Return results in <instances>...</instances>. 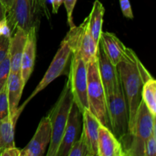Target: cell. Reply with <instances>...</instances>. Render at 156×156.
I'll use <instances>...</instances> for the list:
<instances>
[{"mask_svg": "<svg viewBox=\"0 0 156 156\" xmlns=\"http://www.w3.org/2000/svg\"><path fill=\"white\" fill-rule=\"evenodd\" d=\"M67 82L73 94V101L82 114L85 110L89 109L87 95V63L82 59L77 50H72Z\"/></svg>", "mask_w": 156, "mask_h": 156, "instance_id": "5", "label": "cell"}, {"mask_svg": "<svg viewBox=\"0 0 156 156\" xmlns=\"http://www.w3.org/2000/svg\"><path fill=\"white\" fill-rule=\"evenodd\" d=\"M81 114L77 105L73 101L56 156H67L71 146L79 138L81 130Z\"/></svg>", "mask_w": 156, "mask_h": 156, "instance_id": "13", "label": "cell"}, {"mask_svg": "<svg viewBox=\"0 0 156 156\" xmlns=\"http://www.w3.org/2000/svg\"><path fill=\"white\" fill-rule=\"evenodd\" d=\"M34 16L30 0H14L6 14V21L12 34L17 27L27 33L32 27L36 26Z\"/></svg>", "mask_w": 156, "mask_h": 156, "instance_id": "9", "label": "cell"}, {"mask_svg": "<svg viewBox=\"0 0 156 156\" xmlns=\"http://www.w3.org/2000/svg\"><path fill=\"white\" fill-rule=\"evenodd\" d=\"M30 2L34 15L44 14L46 17L50 18V13L46 5V0H30Z\"/></svg>", "mask_w": 156, "mask_h": 156, "instance_id": "25", "label": "cell"}, {"mask_svg": "<svg viewBox=\"0 0 156 156\" xmlns=\"http://www.w3.org/2000/svg\"><path fill=\"white\" fill-rule=\"evenodd\" d=\"M77 0H62V4L64 5L66 10L67 14V22L70 28L75 27V24L73 22V10L76 6Z\"/></svg>", "mask_w": 156, "mask_h": 156, "instance_id": "27", "label": "cell"}, {"mask_svg": "<svg viewBox=\"0 0 156 156\" xmlns=\"http://www.w3.org/2000/svg\"><path fill=\"white\" fill-rule=\"evenodd\" d=\"M99 43L111 62L115 66L123 61L132 59L134 53L133 50L126 47L114 34L102 31Z\"/></svg>", "mask_w": 156, "mask_h": 156, "instance_id": "12", "label": "cell"}, {"mask_svg": "<svg viewBox=\"0 0 156 156\" xmlns=\"http://www.w3.org/2000/svg\"><path fill=\"white\" fill-rule=\"evenodd\" d=\"M64 39L72 50L79 52L85 63L88 64L98 59L99 44H96L91 33L88 17L79 26L70 28Z\"/></svg>", "mask_w": 156, "mask_h": 156, "instance_id": "7", "label": "cell"}, {"mask_svg": "<svg viewBox=\"0 0 156 156\" xmlns=\"http://www.w3.org/2000/svg\"><path fill=\"white\" fill-rule=\"evenodd\" d=\"M72 56V49L69 46L68 43L66 41L65 39L62 40L59 46V50L56 52L53 61L50 63L48 69L47 70L46 73L44 74V77L41 79V82L35 88L33 92L31 93L28 98L24 101V103L21 105L18 109V115L20 116L21 111L24 110L26 105L28 102L34 98L37 94L41 91L44 89L47 86H48L53 81H54L56 78L59 77L60 76L66 75V67L69 62H70Z\"/></svg>", "mask_w": 156, "mask_h": 156, "instance_id": "8", "label": "cell"}, {"mask_svg": "<svg viewBox=\"0 0 156 156\" xmlns=\"http://www.w3.org/2000/svg\"><path fill=\"white\" fill-rule=\"evenodd\" d=\"M156 155V126L152 130L150 136L147 139L145 146V156Z\"/></svg>", "mask_w": 156, "mask_h": 156, "instance_id": "24", "label": "cell"}, {"mask_svg": "<svg viewBox=\"0 0 156 156\" xmlns=\"http://www.w3.org/2000/svg\"><path fill=\"white\" fill-rule=\"evenodd\" d=\"M119 1H120V8H121L123 16L129 19H133V13L132 8H131L129 0H119Z\"/></svg>", "mask_w": 156, "mask_h": 156, "instance_id": "30", "label": "cell"}, {"mask_svg": "<svg viewBox=\"0 0 156 156\" xmlns=\"http://www.w3.org/2000/svg\"><path fill=\"white\" fill-rule=\"evenodd\" d=\"M8 115H9V110L5 86L4 89L0 91V120Z\"/></svg>", "mask_w": 156, "mask_h": 156, "instance_id": "26", "label": "cell"}, {"mask_svg": "<svg viewBox=\"0 0 156 156\" xmlns=\"http://www.w3.org/2000/svg\"><path fill=\"white\" fill-rule=\"evenodd\" d=\"M25 85L23 83L21 73H11L6 83V91L9 104V116L14 124H16L19 116L18 115V105Z\"/></svg>", "mask_w": 156, "mask_h": 156, "instance_id": "14", "label": "cell"}, {"mask_svg": "<svg viewBox=\"0 0 156 156\" xmlns=\"http://www.w3.org/2000/svg\"><path fill=\"white\" fill-rule=\"evenodd\" d=\"M155 118L141 100L132 131L120 141L125 155L145 156L146 142L156 126Z\"/></svg>", "mask_w": 156, "mask_h": 156, "instance_id": "2", "label": "cell"}, {"mask_svg": "<svg viewBox=\"0 0 156 156\" xmlns=\"http://www.w3.org/2000/svg\"><path fill=\"white\" fill-rule=\"evenodd\" d=\"M73 103V94L67 82L59 99L47 115L51 124L52 136L47 156H56Z\"/></svg>", "mask_w": 156, "mask_h": 156, "instance_id": "3", "label": "cell"}, {"mask_svg": "<svg viewBox=\"0 0 156 156\" xmlns=\"http://www.w3.org/2000/svg\"><path fill=\"white\" fill-rule=\"evenodd\" d=\"M37 26H34L27 33V40L21 62V76L25 85L33 73L37 50Z\"/></svg>", "mask_w": 156, "mask_h": 156, "instance_id": "15", "label": "cell"}, {"mask_svg": "<svg viewBox=\"0 0 156 156\" xmlns=\"http://www.w3.org/2000/svg\"><path fill=\"white\" fill-rule=\"evenodd\" d=\"M106 96L110 128L115 136L121 141L127 136L129 127L128 108L122 85L114 92Z\"/></svg>", "mask_w": 156, "mask_h": 156, "instance_id": "6", "label": "cell"}, {"mask_svg": "<svg viewBox=\"0 0 156 156\" xmlns=\"http://www.w3.org/2000/svg\"><path fill=\"white\" fill-rule=\"evenodd\" d=\"M83 118V132L89 148L91 156H98V127L101 124L98 119L89 109L85 110L82 114Z\"/></svg>", "mask_w": 156, "mask_h": 156, "instance_id": "18", "label": "cell"}, {"mask_svg": "<svg viewBox=\"0 0 156 156\" xmlns=\"http://www.w3.org/2000/svg\"><path fill=\"white\" fill-rule=\"evenodd\" d=\"M0 1H1L2 4L3 5L5 9L6 12H8L9 10H10L14 0H0Z\"/></svg>", "mask_w": 156, "mask_h": 156, "instance_id": "33", "label": "cell"}, {"mask_svg": "<svg viewBox=\"0 0 156 156\" xmlns=\"http://www.w3.org/2000/svg\"><path fill=\"white\" fill-rule=\"evenodd\" d=\"M10 37H11L0 36V62L9 53Z\"/></svg>", "mask_w": 156, "mask_h": 156, "instance_id": "29", "label": "cell"}, {"mask_svg": "<svg viewBox=\"0 0 156 156\" xmlns=\"http://www.w3.org/2000/svg\"><path fill=\"white\" fill-rule=\"evenodd\" d=\"M27 40V32L17 27L10 37L9 55L10 59L11 73H21V62Z\"/></svg>", "mask_w": 156, "mask_h": 156, "instance_id": "17", "label": "cell"}, {"mask_svg": "<svg viewBox=\"0 0 156 156\" xmlns=\"http://www.w3.org/2000/svg\"><path fill=\"white\" fill-rule=\"evenodd\" d=\"M136 54L134 53L132 59L129 60L123 61L117 66L128 108V114H129L128 134L130 133L133 128L139 105L142 100L141 92L143 85L141 76L136 65Z\"/></svg>", "mask_w": 156, "mask_h": 156, "instance_id": "1", "label": "cell"}, {"mask_svg": "<svg viewBox=\"0 0 156 156\" xmlns=\"http://www.w3.org/2000/svg\"><path fill=\"white\" fill-rule=\"evenodd\" d=\"M52 129L48 116L41 119L34 135L24 149L20 156H43L51 140Z\"/></svg>", "mask_w": 156, "mask_h": 156, "instance_id": "10", "label": "cell"}, {"mask_svg": "<svg viewBox=\"0 0 156 156\" xmlns=\"http://www.w3.org/2000/svg\"><path fill=\"white\" fill-rule=\"evenodd\" d=\"M21 149L16 148V146L6 148L0 151V156H20Z\"/></svg>", "mask_w": 156, "mask_h": 156, "instance_id": "31", "label": "cell"}, {"mask_svg": "<svg viewBox=\"0 0 156 156\" xmlns=\"http://www.w3.org/2000/svg\"><path fill=\"white\" fill-rule=\"evenodd\" d=\"M141 96L148 110L154 117H156V81L154 78L143 84Z\"/></svg>", "mask_w": 156, "mask_h": 156, "instance_id": "21", "label": "cell"}, {"mask_svg": "<svg viewBox=\"0 0 156 156\" xmlns=\"http://www.w3.org/2000/svg\"><path fill=\"white\" fill-rule=\"evenodd\" d=\"M10 72V59L8 53L7 56L0 62V91L5 88Z\"/></svg>", "mask_w": 156, "mask_h": 156, "instance_id": "23", "label": "cell"}, {"mask_svg": "<svg viewBox=\"0 0 156 156\" xmlns=\"http://www.w3.org/2000/svg\"><path fill=\"white\" fill-rule=\"evenodd\" d=\"M6 14H7V12H6L5 9L3 5L2 4L1 1H0V21L6 18Z\"/></svg>", "mask_w": 156, "mask_h": 156, "instance_id": "34", "label": "cell"}, {"mask_svg": "<svg viewBox=\"0 0 156 156\" xmlns=\"http://www.w3.org/2000/svg\"><path fill=\"white\" fill-rule=\"evenodd\" d=\"M52 4V11L53 13L56 14L59 11V7L62 4V0H50Z\"/></svg>", "mask_w": 156, "mask_h": 156, "instance_id": "32", "label": "cell"}, {"mask_svg": "<svg viewBox=\"0 0 156 156\" xmlns=\"http://www.w3.org/2000/svg\"><path fill=\"white\" fill-rule=\"evenodd\" d=\"M15 125L9 115L0 120V151L15 146Z\"/></svg>", "mask_w": 156, "mask_h": 156, "instance_id": "20", "label": "cell"}, {"mask_svg": "<svg viewBox=\"0 0 156 156\" xmlns=\"http://www.w3.org/2000/svg\"><path fill=\"white\" fill-rule=\"evenodd\" d=\"M98 156H125L120 140L111 129L102 124L98 127Z\"/></svg>", "mask_w": 156, "mask_h": 156, "instance_id": "16", "label": "cell"}, {"mask_svg": "<svg viewBox=\"0 0 156 156\" xmlns=\"http://www.w3.org/2000/svg\"><path fill=\"white\" fill-rule=\"evenodd\" d=\"M135 62L136 65L137 69H138V71L140 73V76H141L142 81H143V83L144 84L145 82H147L148 80L151 79H153V77L152 76V75L148 72V70L146 69V67L143 65L140 60L139 59V58L137 57V56H135Z\"/></svg>", "mask_w": 156, "mask_h": 156, "instance_id": "28", "label": "cell"}, {"mask_svg": "<svg viewBox=\"0 0 156 156\" xmlns=\"http://www.w3.org/2000/svg\"><path fill=\"white\" fill-rule=\"evenodd\" d=\"M87 95L89 110L102 125L111 129L107 106V96L99 74L98 59L87 64Z\"/></svg>", "mask_w": 156, "mask_h": 156, "instance_id": "4", "label": "cell"}, {"mask_svg": "<svg viewBox=\"0 0 156 156\" xmlns=\"http://www.w3.org/2000/svg\"><path fill=\"white\" fill-rule=\"evenodd\" d=\"M98 71L106 95L114 92L121 85L117 66L114 65L99 43L98 50Z\"/></svg>", "mask_w": 156, "mask_h": 156, "instance_id": "11", "label": "cell"}, {"mask_svg": "<svg viewBox=\"0 0 156 156\" xmlns=\"http://www.w3.org/2000/svg\"><path fill=\"white\" fill-rule=\"evenodd\" d=\"M105 13V9L99 0H95L93 4L91 12L88 15L89 26L91 33L96 44L98 45L101 34L102 32L103 18Z\"/></svg>", "mask_w": 156, "mask_h": 156, "instance_id": "19", "label": "cell"}, {"mask_svg": "<svg viewBox=\"0 0 156 156\" xmlns=\"http://www.w3.org/2000/svg\"><path fill=\"white\" fill-rule=\"evenodd\" d=\"M67 156H91L83 132L81 133L80 137L74 142Z\"/></svg>", "mask_w": 156, "mask_h": 156, "instance_id": "22", "label": "cell"}]
</instances>
